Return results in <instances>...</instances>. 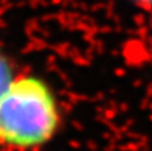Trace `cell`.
<instances>
[{
	"mask_svg": "<svg viewBox=\"0 0 152 151\" xmlns=\"http://www.w3.org/2000/svg\"><path fill=\"white\" fill-rule=\"evenodd\" d=\"M15 77H16V73H15V65L12 59L0 49V101Z\"/></svg>",
	"mask_w": 152,
	"mask_h": 151,
	"instance_id": "7a4b0ae2",
	"label": "cell"
},
{
	"mask_svg": "<svg viewBox=\"0 0 152 151\" xmlns=\"http://www.w3.org/2000/svg\"><path fill=\"white\" fill-rule=\"evenodd\" d=\"M140 7H145V9H152V0H129Z\"/></svg>",
	"mask_w": 152,
	"mask_h": 151,
	"instance_id": "3957f363",
	"label": "cell"
},
{
	"mask_svg": "<svg viewBox=\"0 0 152 151\" xmlns=\"http://www.w3.org/2000/svg\"><path fill=\"white\" fill-rule=\"evenodd\" d=\"M62 123L58 98L40 76L16 74L0 101V147L34 151L50 144Z\"/></svg>",
	"mask_w": 152,
	"mask_h": 151,
	"instance_id": "6da1fadb",
	"label": "cell"
}]
</instances>
